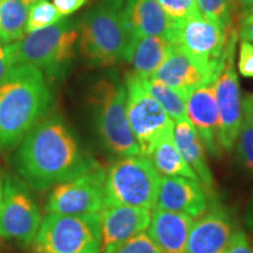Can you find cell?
Segmentation results:
<instances>
[{
    "label": "cell",
    "mask_w": 253,
    "mask_h": 253,
    "mask_svg": "<svg viewBox=\"0 0 253 253\" xmlns=\"http://www.w3.org/2000/svg\"><path fill=\"white\" fill-rule=\"evenodd\" d=\"M52 1L56 9L65 17V15H71L84 7L88 0H52Z\"/></svg>",
    "instance_id": "obj_34"
},
{
    "label": "cell",
    "mask_w": 253,
    "mask_h": 253,
    "mask_svg": "<svg viewBox=\"0 0 253 253\" xmlns=\"http://www.w3.org/2000/svg\"><path fill=\"white\" fill-rule=\"evenodd\" d=\"M151 210L128 205H106L100 212L101 253L116 249L148 230Z\"/></svg>",
    "instance_id": "obj_13"
},
{
    "label": "cell",
    "mask_w": 253,
    "mask_h": 253,
    "mask_svg": "<svg viewBox=\"0 0 253 253\" xmlns=\"http://www.w3.org/2000/svg\"><path fill=\"white\" fill-rule=\"evenodd\" d=\"M63 19V15L49 0H39L28 7L26 23V33L42 30L52 25L58 24Z\"/></svg>",
    "instance_id": "obj_25"
},
{
    "label": "cell",
    "mask_w": 253,
    "mask_h": 253,
    "mask_svg": "<svg viewBox=\"0 0 253 253\" xmlns=\"http://www.w3.org/2000/svg\"><path fill=\"white\" fill-rule=\"evenodd\" d=\"M244 223L250 232L253 235V198L250 201L248 207H246V210L244 213Z\"/></svg>",
    "instance_id": "obj_36"
},
{
    "label": "cell",
    "mask_w": 253,
    "mask_h": 253,
    "mask_svg": "<svg viewBox=\"0 0 253 253\" xmlns=\"http://www.w3.org/2000/svg\"><path fill=\"white\" fill-rule=\"evenodd\" d=\"M15 169L31 190L46 191L97 166L61 116L47 115L18 145Z\"/></svg>",
    "instance_id": "obj_1"
},
{
    "label": "cell",
    "mask_w": 253,
    "mask_h": 253,
    "mask_svg": "<svg viewBox=\"0 0 253 253\" xmlns=\"http://www.w3.org/2000/svg\"><path fill=\"white\" fill-rule=\"evenodd\" d=\"M235 4L240 6L244 9L253 8V0H235Z\"/></svg>",
    "instance_id": "obj_38"
},
{
    "label": "cell",
    "mask_w": 253,
    "mask_h": 253,
    "mask_svg": "<svg viewBox=\"0 0 253 253\" xmlns=\"http://www.w3.org/2000/svg\"><path fill=\"white\" fill-rule=\"evenodd\" d=\"M173 23L201 15L196 0H156Z\"/></svg>",
    "instance_id": "obj_27"
},
{
    "label": "cell",
    "mask_w": 253,
    "mask_h": 253,
    "mask_svg": "<svg viewBox=\"0 0 253 253\" xmlns=\"http://www.w3.org/2000/svg\"><path fill=\"white\" fill-rule=\"evenodd\" d=\"M238 69L243 77L253 78V45L246 40L240 42Z\"/></svg>",
    "instance_id": "obj_30"
},
{
    "label": "cell",
    "mask_w": 253,
    "mask_h": 253,
    "mask_svg": "<svg viewBox=\"0 0 253 253\" xmlns=\"http://www.w3.org/2000/svg\"><path fill=\"white\" fill-rule=\"evenodd\" d=\"M186 118L195 128L205 150L214 157L220 156L219 116L214 82L198 87L185 99Z\"/></svg>",
    "instance_id": "obj_15"
},
{
    "label": "cell",
    "mask_w": 253,
    "mask_h": 253,
    "mask_svg": "<svg viewBox=\"0 0 253 253\" xmlns=\"http://www.w3.org/2000/svg\"><path fill=\"white\" fill-rule=\"evenodd\" d=\"M142 82L148 93L161 104V107L169 115L173 123L188 120L185 97L182 94L154 79H142Z\"/></svg>",
    "instance_id": "obj_24"
},
{
    "label": "cell",
    "mask_w": 253,
    "mask_h": 253,
    "mask_svg": "<svg viewBox=\"0 0 253 253\" xmlns=\"http://www.w3.org/2000/svg\"><path fill=\"white\" fill-rule=\"evenodd\" d=\"M123 1L101 0L78 21L79 49L91 67H109L125 59L131 36L123 23Z\"/></svg>",
    "instance_id": "obj_3"
},
{
    "label": "cell",
    "mask_w": 253,
    "mask_h": 253,
    "mask_svg": "<svg viewBox=\"0 0 253 253\" xmlns=\"http://www.w3.org/2000/svg\"><path fill=\"white\" fill-rule=\"evenodd\" d=\"M28 6L23 0H0V42L11 43L26 34Z\"/></svg>",
    "instance_id": "obj_23"
},
{
    "label": "cell",
    "mask_w": 253,
    "mask_h": 253,
    "mask_svg": "<svg viewBox=\"0 0 253 253\" xmlns=\"http://www.w3.org/2000/svg\"><path fill=\"white\" fill-rule=\"evenodd\" d=\"M78 38V21L73 19L26 33L12 42L14 65L39 69L47 80L65 78L75 58Z\"/></svg>",
    "instance_id": "obj_4"
},
{
    "label": "cell",
    "mask_w": 253,
    "mask_h": 253,
    "mask_svg": "<svg viewBox=\"0 0 253 253\" xmlns=\"http://www.w3.org/2000/svg\"><path fill=\"white\" fill-rule=\"evenodd\" d=\"M100 141L115 156L141 155L126 119V89L118 74L108 72L94 82L89 94Z\"/></svg>",
    "instance_id": "obj_5"
},
{
    "label": "cell",
    "mask_w": 253,
    "mask_h": 253,
    "mask_svg": "<svg viewBox=\"0 0 253 253\" xmlns=\"http://www.w3.org/2000/svg\"><path fill=\"white\" fill-rule=\"evenodd\" d=\"M42 218L30 186L19 176L6 173L0 207V239L30 246L36 239Z\"/></svg>",
    "instance_id": "obj_9"
},
{
    "label": "cell",
    "mask_w": 253,
    "mask_h": 253,
    "mask_svg": "<svg viewBox=\"0 0 253 253\" xmlns=\"http://www.w3.org/2000/svg\"><path fill=\"white\" fill-rule=\"evenodd\" d=\"M5 176L6 173L2 170V168L0 167V207H1L2 202V196H4V184H5Z\"/></svg>",
    "instance_id": "obj_37"
},
{
    "label": "cell",
    "mask_w": 253,
    "mask_h": 253,
    "mask_svg": "<svg viewBox=\"0 0 253 253\" xmlns=\"http://www.w3.org/2000/svg\"><path fill=\"white\" fill-rule=\"evenodd\" d=\"M239 34L243 40L249 41L253 45V8L246 9L240 19Z\"/></svg>",
    "instance_id": "obj_33"
},
{
    "label": "cell",
    "mask_w": 253,
    "mask_h": 253,
    "mask_svg": "<svg viewBox=\"0 0 253 253\" xmlns=\"http://www.w3.org/2000/svg\"><path fill=\"white\" fill-rule=\"evenodd\" d=\"M239 160L250 172L253 173V126L243 120L236 141Z\"/></svg>",
    "instance_id": "obj_28"
},
{
    "label": "cell",
    "mask_w": 253,
    "mask_h": 253,
    "mask_svg": "<svg viewBox=\"0 0 253 253\" xmlns=\"http://www.w3.org/2000/svg\"><path fill=\"white\" fill-rule=\"evenodd\" d=\"M218 73L204 66L173 45L171 52L149 79L172 88L185 97L192 90L216 81Z\"/></svg>",
    "instance_id": "obj_14"
},
{
    "label": "cell",
    "mask_w": 253,
    "mask_h": 253,
    "mask_svg": "<svg viewBox=\"0 0 253 253\" xmlns=\"http://www.w3.org/2000/svg\"><path fill=\"white\" fill-rule=\"evenodd\" d=\"M155 169L158 173L167 177H184V178L198 181L196 173L188 166L184 158L177 149L173 134L166 136L158 142L149 156Z\"/></svg>",
    "instance_id": "obj_22"
},
{
    "label": "cell",
    "mask_w": 253,
    "mask_h": 253,
    "mask_svg": "<svg viewBox=\"0 0 253 253\" xmlns=\"http://www.w3.org/2000/svg\"><path fill=\"white\" fill-rule=\"evenodd\" d=\"M173 141L179 154L196 173L207 192L213 191V176L207 162L205 148L189 120L175 123Z\"/></svg>",
    "instance_id": "obj_21"
},
{
    "label": "cell",
    "mask_w": 253,
    "mask_h": 253,
    "mask_svg": "<svg viewBox=\"0 0 253 253\" xmlns=\"http://www.w3.org/2000/svg\"><path fill=\"white\" fill-rule=\"evenodd\" d=\"M173 42L162 37L131 36L125 59L131 63L134 74L149 79L171 52Z\"/></svg>",
    "instance_id": "obj_20"
},
{
    "label": "cell",
    "mask_w": 253,
    "mask_h": 253,
    "mask_svg": "<svg viewBox=\"0 0 253 253\" xmlns=\"http://www.w3.org/2000/svg\"><path fill=\"white\" fill-rule=\"evenodd\" d=\"M160 182L161 175L149 157H121L106 170V205L155 209Z\"/></svg>",
    "instance_id": "obj_6"
},
{
    "label": "cell",
    "mask_w": 253,
    "mask_h": 253,
    "mask_svg": "<svg viewBox=\"0 0 253 253\" xmlns=\"http://www.w3.org/2000/svg\"><path fill=\"white\" fill-rule=\"evenodd\" d=\"M231 26L226 28L197 15L175 23L172 42L191 58L219 73Z\"/></svg>",
    "instance_id": "obj_12"
},
{
    "label": "cell",
    "mask_w": 253,
    "mask_h": 253,
    "mask_svg": "<svg viewBox=\"0 0 253 253\" xmlns=\"http://www.w3.org/2000/svg\"><path fill=\"white\" fill-rule=\"evenodd\" d=\"M238 34L231 26L227 37L223 65L214 81V91L219 116V141L223 149L231 151L235 148L243 123L242 96L235 67V53Z\"/></svg>",
    "instance_id": "obj_11"
},
{
    "label": "cell",
    "mask_w": 253,
    "mask_h": 253,
    "mask_svg": "<svg viewBox=\"0 0 253 253\" xmlns=\"http://www.w3.org/2000/svg\"><path fill=\"white\" fill-rule=\"evenodd\" d=\"M235 232L232 219L223 208H212L194 220L184 253H224Z\"/></svg>",
    "instance_id": "obj_17"
},
{
    "label": "cell",
    "mask_w": 253,
    "mask_h": 253,
    "mask_svg": "<svg viewBox=\"0 0 253 253\" xmlns=\"http://www.w3.org/2000/svg\"><path fill=\"white\" fill-rule=\"evenodd\" d=\"M54 104L48 81L39 69L14 66L0 84V153L17 149Z\"/></svg>",
    "instance_id": "obj_2"
},
{
    "label": "cell",
    "mask_w": 253,
    "mask_h": 253,
    "mask_svg": "<svg viewBox=\"0 0 253 253\" xmlns=\"http://www.w3.org/2000/svg\"><path fill=\"white\" fill-rule=\"evenodd\" d=\"M126 119L140 154L149 157L158 142L173 134L175 123L161 104L145 89L142 79L130 73L126 77Z\"/></svg>",
    "instance_id": "obj_8"
},
{
    "label": "cell",
    "mask_w": 253,
    "mask_h": 253,
    "mask_svg": "<svg viewBox=\"0 0 253 253\" xmlns=\"http://www.w3.org/2000/svg\"><path fill=\"white\" fill-rule=\"evenodd\" d=\"M32 246L36 253H101L100 213H47Z\"/></svg>",
    "instance_id": "obj_7"
},
{
    "label": "cell",
    "mask_w": 253,
    "mask_h": 253,
    "mask_svg": "<svg viewBox=\"0 0 253 253\" xmlns=\"http://www.w3.org/2000/svg\"><path fill=\"white\" fill-rule=\"evenodd\" d=\"M13 53H12V42H0V84L5 80L8 73L14 67Z\"/></svg>",
    "instance_id": "obj_32"
},
{
    "label": "cell",
    "mask_w": 253,
    "mask_h": 253,
    "mask_svg": "<svg viewBox=\"0 0 253 253\" xmlns=\"http://www.w3.org/2000/svg\"><path fill=\"white\" fill-rule=\"evenodd\" d=\"M224 253H253V243L245 231L235 230Z\"/></svg>",
    "instance_id": "obj_31"
},
{
    "label": "cell",
    "mask_w": 253,
    "mask_h": 253,
    "mask_svg": "<svg viewBox=\"0 0 253 253\" xmlns=\"http://www.w3.org/2000/svg\"><path fill=\"white\" fill-rule=\"evenodd\" d=\"M106 170L99 164L77 177L53 186L47 198V213L88 216L99 214L106 205Z\"/></svg>",
    "instance_id": "obj_10"
},
{
    "label": "cell",
    "mask_w": 253,
    "mask_h": 253,
    "mask_svg": "<svg viewBox=\"0 0 253 253\" xmlns=\"http://www.w3.org/2000/svg\"><path fill=\"white\" fill-rule=\"evenodd\" d=\"M194 219L185 214L155 209L148 236L161 253H184Z\"/></svg>",
    "instance_id": "obj_19"
},
{
    "label": "cell",
    "mask_w": 253,
    "mask_h": 253,
    "mask_svg": "<svg viewBox=\"0 0 253 253\" xmlns=\"http://www.w3.org/2000/svg\"><path fill=\"white\" fill-rule=\"evenodd\" d=\"M23 1L25 2V4H26L28 7H30L31 5H33L34 2H37V1H39V0H23Z\"/></svg>",
    "instance_id": "obj_39"
},
{
    "label": "cell",
    "mask_w": 253,
    "mask_h": 253,
    "mask_svg": "<svg viewBox=\"0 0 253 253\" xmlns=\"http://www.w3.org/2000/svg\"><path fill=\"white\" fill-rule=\"evenodd\" d=\"M243 120L253 126V94H246L242 100Z\"/></svg>",
    "instance_id": "obj_35"
},
{
    "label": "cell",
    "mask_w": 253,
    "mask_h": 253,
    "mask_svg": "<svg viewBox=\"0 0 253 253\" xmlns=\"http://www.w3.org/2000/svg\"><path fill=\"white\" fill-rule=\"evenodd\" d=\"M155 209L185 214L192 219L209 210V197L203 185L184 177L161 176Z\"/></svg>",
    "instance_id": "obj_16"
},
{
    "label": "cell",
    "mask_w": 253,
    "mask_h": 253,
    "mask_svg": "<svg viewBox=\"0 0 253 253\" xmlns=\"http://www.w3.org/2000/svg\"><path fill=\"white\" fill-rule=\"evenodd\" d=\"M113 253H161L148 233L142 232L129 239Z\"/></svg>",
    "instance_id": "obj_29"
},
{
    "label": "cell",
    "mask_w": 253,
    "mask_h": 253,
    "mask_svg": "<svg viewBox=\"0 0 253 253\" xmlns=\"http://www.w3.org/2000/svg\"><path fill=\"white\" fill-rule=\"evenodd\" d=\"M199 14L208 20L229 28L232 25L235 0H196Z\"/></svg>",
    "instance_id": "obj_26"
},
{
    "label": "cell",
    "mask_w": 253,
    "mask_h": 253,
    "mask_svg": "<svg viewBox=\"0 0 253 253\" xmlns=\"http://www.w3.org/2000/svg\"><path fill=\"white\" fill-rule=\"evenodd\" d=\"M122 18L130 36L162 37L171 41L173 39L175 23L156 0H125Z\"/></svg>",
    "instance_id": "obj_18"
}]
</instances>
